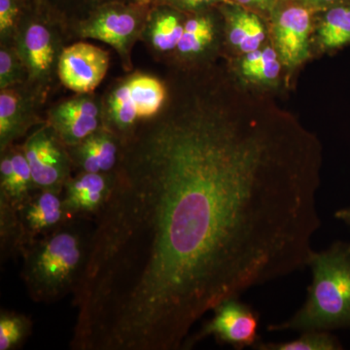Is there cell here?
I'll return each mask as SVG.
<instances>
[{
	"mask_svg": "<svg viewBox=\"0 0 350 350\" xmlns=\"http://www.w3.org/2000/svg\"><path fill=\"white\" fill-rule=\"evenodd\" d=\"M308 267L312 282L305 304L291 319L269 325V331L350 328V243L336 241L325 250H313Z\"/></svg>",
	"mask_w": 350,
	"mask_h": 350,
	"instance_id": "7a4b0ae2",
	"label": "cell"
},
{
	"mask_svg": "<svg viewBox=\"0 0 350 350\" xmlns=\"http://www.w3.org/2000/svg\"><path fill=\"white\" fill-rule=\"evenodd\" d=\"M138 119H154L162 110L167 90L162 82L150 75H135L126 79Z\"/></svg>",
	"mask_w": 350,
	"mask_h": 350,
	"instance_id": "2e32d148",
	"label": "cell"
},
{
	"mask_svg": "<svg viewBox=\"0 0 350 350\" xmlns=\"http://www.w3.org/2000/svg\"><path fill=\"white\" fill-rule=\"evenodd\" d=\"M335 217L350 228V207L338 209V211H336Z\"/></svg>",
	"mask_w": 350,
	"mask_h": 350,
	"instance_id": "f1b7e54d",
	"label": "cell"
},
{
	"mask_svg": "<svg viewBox=\"0 0 350 350\" xmlns=\"http://www.w3.org/2000/svg\"><path fill=\"white\" fill-rule=\"evenodd\" d=\"M183 29L178 15L172 11H160L152 16L142 34L154 50L165 53L176 49Z\"/></svg>",
	"mask_w": 350,
	"mask_h": 350,
	"instance_id": "e0dca14e",
	"label": "cell"
},
{
	"mask_svg": "<svg viewBox=\"0 0 350 350\" xmlns=\"http://www.w3.org/2000/svg\"><path fill=\"white\" fill-rule=\"evenodd\" d=\"M31 167L22 146L12 145L1 152L0 158V197L16 209L36 190Z\"/></svg>",
	"mask_w": 350,
	"mask_h": 350,
	"instance_id": "5bb4252c",
	"label": "cell"
},
{
	"mask_svg": "<svg viewBox=\"0 0 350 350\" xmlns=\"http://www.w3.org/2000/svg\"><path fill=\"white\" fill-rule=\"evenodd\" d=\"M260 350H340L342 345L329 331L303 332L296 340L285 342H259L254 347Z\"/></svg>",
	"mask_w": 350,
	"mask_h": 350,
	"instance_id": "603a6c76",
	"label": "cell"
},
{
	"mask_svg": "<svg viewBox=\"0 0 350 350\" xmlns=\"http://www.w3.org/2000/svg\"><path fill=\"white\" fill-rule=\"evenodd\" d=\"M296 3L301 4L308 7V8L312 9V10H325L329 7L335 5L338 3L340 0H293Z\"/></svg>",
	"mask_w": 350,
	"mask_h": 350,
	"instance_id": "83f0119b",
	"label": "cell"
},
{
	"mask_svg": "<svg viewBox=\"0 0 350 350\" xmlns=\"http://www.w3.org/2000/svg\"><path fill=\"white\" fill-rule=\"evenodd\" d=\"M239 5L259 10H271L275 6L278 0H236Z\"/></svg>",
	"mask_w": 350,
	"mask_h": 350,
	"instance_id": "4316f807",
	"label": "cell"
},
{
	"mask_svg": "<svg viewBox=\"0 0 350 350\" xmlns=\"http://www.w3.org/2000/svg\"><path fill=\"white\" fill-rule=\"evenodd\" d=\"M24 250L22 227L18 209L0 197V255L1 261L22 257Z\"/></svg>",
	"mask_w": 350,
	"mask_h": 350,
	"instance_id": "ffe728a7",
	"label": "cell"
},
{
	"mask_svg": "<svg viewBox=\"0 0 350 350\" xmlns=\"http://www.w3.org/2000/svg\"><path fill=\"white\" fill-rule=\"evenodd\" d=\"M15 40L29 84L43 89L57 71L59 56L54 34L45 25L32 22L17 32Z\"/></svg>",
	"mask_w": 350,
	"mask_h": 350,
	"instance_id": "52a82bcc",
	"label": "cell"
},
{
	"mask_svg": "<svg viewBox=\"0 0 350 350\" xmlns=\"http://www.w3.org/2000/svg\"><path fill=\"white\" fill-rule=\"evenodd\" d=\"M280 59L273 48L256 50L245 55L241 61V72L253 81L269 83L280 72Z\"/></svg>",
	"mask_w": 350,
	"mask_h": 350,
	"instance_id": "44dd1931",
	"label": "cell"
},
{
	"mask_svg": "<svg viewBox=\"0 0 350 350\" xmlns=\"http://www.w3.org/2000/svg\"><path fill=\"white\" fill-rule=\"evenodd\" d=\"M48 123L66 146H73L103 126V105L90 94H81L53 107Z\"/></svg>",
	"mask_w": 350,
	"mask_h": 350,
	"instance_id": "ba28073f",
	"label": "cell"
},
{
	"mask_svg": "<svg viewBox=\"0 0 350 350\" xmlns=\"http://www.w3.org/2000/svg\"><path fill=\"white\" fill-rule=\"evenodd\" d=\"M215 33V24L209 16L191 18L184 23L183 33L175 50L183 59H194L213 44Z\"/></svg>",
	"mask_w": 350,
	"mask_h": 350,
	"instance_id": "d6986e66",
	"label": "cell"
},
{
	"mask_svg": "<svg viewBox=\"0 0 350 350\" xmlns=\"http://www.w3.org/2000/svg\"><path fill=\"white\" fill-rule=\"evenodd\" d=\"M144 24L137 11L125 7H110L94 14L80 27L84 38L96 39L117 51L126 69L131 68L133 44L144 32Z\"/></svg>",
	"mask_w": 350,
	"mask_h": 350,
	"instance_id": "5b68a950",
	"label": "cell"
},
{
	"mask_svg": "<svg viewBox=\"0 0 350 350\" xmlns=\"http://www.w3.org/2000/svg\"><path fill=\"white\" fill-rule=\"evenodd\" d=\"M31 167L36 188L62 194L71 176L72 161L68 146L62 142L50 124L32 133L21 145Z\"/></svg>",
	"mask_w": 350,
	"mask_h": 350,
	"instance_id": "3957f363",
	"label": "cell"
},
{
	"mask_svg": "<svg viewBox=\"0 0 350 350\" xmlns=\"http://www.w3.org/2000/svg\"><path fill=\"white\" fill-rule=\"evenodd\" d=\"M19 8L15 0H0V36L1 40L16 38Z\"/></svg>",
	"mask_w": 350,
	"mask_h": 350,
	"instance_id": "d4e9b609",
	"label": "cell"
},
{
	"mask_svg": "<svg viewBox=\"0 0 350 350\" xmlns=\"http://www.w3.org/2000/svg\"><path fill=\"white\" fill-rule=\"evenodd\" d=\"M33 96L16 87L0 92V152L12 146L31 126L38 124L32 110Z\"/></svg>",
	"mask_w": 350,
	"mask_h": 350,
	"instance_id": "4fadbf2b",
	"label": "cell"
},
{
	"mask_svg": "<svg viewBox=\"0 0 350 350\" xmlns=\"http://www.w3.org/2000/svg\"><path fill=\"white\" fill-rule=\"evenodd\" d=\"M94 222L68 218L25 248L21 276L34 303H56L75 293L86 267Z\"/></svg>",
	"mask_w": 350,
	"mask_h": 350,
	"instance_id": "6da1fadb",
	"label": "cell"
},
{
	"mask_svg": "<svg viewBox=\"0 0 350 350\" xmlns=\"http://www.w3.org/2000/svg\"><path fill=\"white\" fill-rule=\"evenodd\" d=\"M165 1L180 10L196 12L215 3L219 0H165Z\"/></svg>",
	"mask_w": 350,
	"mask_h": 350,
	"instance_id": "484cf974",
	"label": "cell"
},
{
	"mask_svg": "<svg viewBox=\"0 0 350 350\" xmlns=\"http://www.w3.org/2000/svg\"><path fill=\"white\" fill-rule=\"evenodd\" d=\"M32 321L23 313L0 312V350L19 349L32 333Z\"/></svg>",
	"mask_w": 350,
	"mask_h": 350,
	"instance_id": "7402d4cb",
	"label": "cell"
},
{
	"mask_svg": "<svg viewBox=\"0 0 350 350\" xmlns=\"http://www.w3.org/2000/svg\"><path fill=\"white\" fill-rule=\"evenodd\" d=\"M73 167L79 172L109 174L115 172L123 142L107 126H101L79 144L68 147Z\"/></svg>",
	"mask_w": 350,
	"mask_h": 350,
	"instance_id": "7c38bea8",
	"label": "cell"
},
{
	"mask_svg": "<svg viewBox=\"0 0 350 350\" xmlns=\"http://www.w3.org/2000/svg\"><path fill=\"white\" fill-rule=\"evenodd\" d=\"M25 78H27V69L17 48L4 44L0 50V89L18 86Z\"/></svg>",
	"mask_w": 350,
	"mask_h": 350,
	"instance_id": "cb8c5ba5",
	"label": "cell"
},
{
	"mask_svg": "<svg viewBox=\"0 0 350 350\" xmlns=\"http://www.w3.org/2000/svg\"><path fill=\"white\" fill-rule=\"evenodd\" d=\"M322 47L336 49L350 44V3L338 2L324 10L319 29Z\"/></svg>",
	"mask_w": 350,
	"mask_h": 350,
	"instance_id": "ac0fdd59",
	"label": "cell"
},
{
	"mask_svg": "<svg viewBox=\"0 0 350 350\" xmlns=\"http://www.w3.org/2000/svg\"><path fill=\"white\" fill-rule=\"evenodd\" d=\"M109 68V54L93 44L80 42L62 51L57 75L64 87L78 94L93 93Z\"/></svg>",
	"mask_w": 350,
	"mask_h": 350,
	"instance_id": "8992f818",
	"label": "cell"
},
{
	"mask_svg": "<svg viewBox=\"0 0 350 350\" xmlns=\"http://www.w3.org/2000/svg\"><path fill=\"white\" fill-rule=\"evenodd\" d=\"M213 317L206 322L199 333L189 337L184 349H189L202 338L213 336L221 345H229L241 350L260 342L258 336L259 315L239 298L223 301L213 310Z\"/></svg>",
	"mask_w": 350,
	"mask_h": 350,
	"instance_id": "277c9868",
	"label": "cell"
},
{
	"mask_svg": "<svg viewBox=\"0 0 350 350\" xmlns=\"http://www.w3.org/2000/svg\"><path fill=\"white\" fill-rule=\"evenodd\" d=\"M18 215L22 227L24 250L29 244L55 231L68 219L64 211L62 194L39 188L20 206Z\"/></svg>",
	"mask_w": 350,
	"mask_h": 350,
	"instance_id": "8fae6325",
	"label": "cell"
},
{
	"mask_svg": "<svg viewBox=\"0 0 350 350\" xmlns=\"http://www.w3.org/2000/svg\"><path fill=\"white\" fill-rule=\"evenodd\" d=\"M228 36L232 46L244 54L259 50L266 38L264 25L256 14L241 5L227 8Z\"/></svg>",
	"mask_w": 350,
	"mask_h": 350,
	"instance_id": "9a60e30c",
	"label": "cell"
},
{
	"mask_svg": "<svg viewBox=\"0 0 350 350\" xmlns=\"http://www.w3.org/2000/svg\"><path fill=\"white\" fill-rule=\"evenodd\" d=\"M340 2H342V3H350V0H340Z\"/></svg>",
	"mask_w": 350,
	"mask_h": 350,
	"instance_id": "f546056e",
	"label": "cell"
},
{
	"mask_svg": "<svg viewBox=\"0 0 350 350\" xmlns=\"http://www.w3.org/2000/svg\"><path fill=\"white\" fill-rule=\"evenodd\" d=\"M114 172L109 174L79 172L64 184L62 199L68 218L96 220L107 206L113 186Z\"/></svg>",
	"mask_w": 350,
	"mask_h": 350,
	"instance_id": "30bf717a",
	"label": "cell"
},
{
	"mask_svg": "<svg viewBox=\"0 0 350 350\" xmlns=\"http://www.w3.org/2000/svg\"><path fill=\"white\" fill-rule=\"evenodd\" d=\"M312 9L296 3L282 7L273 17V31L280 62L289 68L308 57V40L312 27Z\"/></svg>",
	"mask_w": 350,
	"mask_h": 350,
	"instance_id": "9c48e42d",
	"label": "cell"
}]
</instances>
